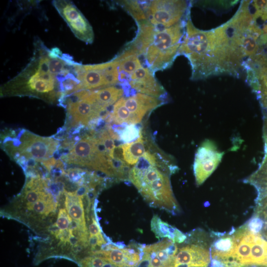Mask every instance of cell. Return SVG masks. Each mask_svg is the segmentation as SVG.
Instances as JSON below:
<instances>
[{"instance_id":"6","label":"cell","mask_w":267,"mask_h":267,"mask_svg":"<svg viewBox=\"0 0 267 267\" xmlns=\"http://www.w3.org/2000/svg\"><path fill=\"white\" fill-rule=\"evenodd\" d=\"M191 6L186 0H144L146 20L159 29L172 27L184 19Z\"/></svg>"},{"instance_id":"21","label":"cell","mask_w":267,"mask_h":267,"mask_svg":"<svg viewBox=\"0 0 267 267\" xmlns=\"http://www.w3.org/2000/svg\"><path fill=\"white\" fill-rule=\"evenodd\" d=\"M108 118L117 125L133 124L132 115L125 105L124 96L113 105Z\"/></svg>"},{"instance_id":"10","label":"cell","mask_w":267,"mask_h":267,"mask_svg":"<svg viewBox=\"0 0 267 267\" xmlns=\"http://www.w3.org/2000/svg\"><path fill=\"white\" fill-rule=\"evenodd\" d=\"M20 137L19 154L37 161L51 158L59 146L58 141L52 138L41 137L29 132L23 133Z\"/></svg>"},{"instance_id":"12","label":"cell","mask_w":267,"mask_h":267,"mask_svg":"<svg viewBox=\"0 0 267 267\" xmlns=\"http://www.w3.org/2000/svg\"><path fill=\"white\" fill-rule=\"evenodd\" d=\"M145 246L133 241L127 248H119L114 243H110L108 249L92 251L89 255L101 257L117 267H137L142 260Z\"/></svg>"},{"instance_id":"28","label":"cell","mask_w":267,"mask_h":267,"mask_svg":"<svg viewBox=\"0 0 267 267\" xmlns=\"http://www.w3.org/2000/svg\"><path fill=\"white\" fill-rule=\"evenodd\" d=\"M263 226V222L258 217H254L251 219L248 225L249 230L255 234L259 233L262 229Z\"/></svg>"},{"instance_id":"27","label":"cell","mask_w":267,"mask_h":267,"mask_svg":"<svg viewBox=\"0 0 267 267\" xmlns=\"http://www.w3.org/2000/svg\"><path fill=\"white\" fill-rule=\"evenodd\" d=\"M168 238L174 243H181L187 239V236L176 227L171 225Z\"/></svg>"},{"instance_id":"7","label":"cell","mask_w":267,"mask_h":267,"mask_svg":"<svg viewBox=\"0 0 267 267\" xmlns=\"http://www.w3.org/2000/svg\"><path fill=\"white\" fill-rule=\"evenodd\" d=\"M80 81L76 91L95 90L120 85L117 60L114 56L106 62L83 65Z\"/></svg>"},{"instance_id":"23","label":"cell","mask_w":267,"mask_h":267,"mask_svg":"<svg viewBox=\"0 0 267 267\" xmlns=\"http://www.w3.org/2000/svg\"><path fill=\"white\" fill-rule=\"evenodd\" d=\"M170 226L171 225L163 221L157 215H153L151 221V228L158 239L164 237L168 238Z\"/></svg>"},{"instance_id":"2","label":"cell","mask_w":267,"mask_h":267,"mask_svg":"<svg viewBox=\"0 0 267 267\" xmlns=\"http://www.w3.org/2000/svg\"><path fill=\"white\" fill-rule=\"evenodd\" d=\"M52 193L45 179L39 175L32 176L11 205L10 216L33 229L47 230L55 219L59 201V196L55 198Z\"/></svg>"},{"instance_id":"9","label":"cell","mask_w":267,"mask_h":267,"mask_svg":"<svg viewBox=\"0 0 267 267\" xmlns=\"http://www.w3.org/2000/svg\"><path fill=\"white\" fill-rule=\"evenodd\" d=\"M223 154L213 141L206 139L202 143L197 150L193 163L197 185L202 184L216 170Z\"/></svg>"},{"instance_id":"33","label":"cell","mask_w":267,"mask_h":267,"mask_svg":"<svg viewBox=\"0 0 267 267\" xmlns=\"http://www.w3.org/2000/svg\"><path fill=\"white\" fill-rule=\"evenodd\" d=\"M263 164L267 165V156L266 157L265 160L264 161Z\"/></svg>"},{"instance_id":"1","label":"cell","mask_w":267,"mask_h":267,"mask_svg":"<svg viewBox=\"0 0 267 267\" xmlns=\"http://www.w3.org/2000/svg\"><path fill=\"white\" fill-rule=\"evenodd\" d=\"M34 47L29 63L2 86V92L37 96L49 102L75 92L81 83L83 64L58 47L48 48L38 37Z\"/></svg>"},{"instance_id":"31","label":"cell","mask_w":267,"mask_h":267,"mask_svg":"<svg viewBox=\"0 0 267 267\" xmlns=\"http://www.w3.org/2000/svg\"><path fill=\"white\" fill-rule=\"evenodd\" d=\"M103 267H117L107 263Z\"/></svg>"},{"instance_id":"3","label":"cell","mask_w":267,"mask_h":267,"mask_svg":"<svg viewBox=\"0 0 267 267\" xmlns=\"http://www.w3.org/2000/svg\"><path fill=\"white\" fill-rule=\"evenodd\" d=\"M160 167L155 156L146 153L131 169L129 180L150 207L177 215L179 209L172 189L169 175Z\"/></svg>"},{"instance_id":"8","label":"cell","mask_w":267,"mask_h":267,"mask_svg":"<svg viewBox=\"0 0 267 267\" xmlns=\"http://www.w3.org/2000/svg\"><path fill=\"white\" fill-rule=\"evenodd\" d=\"M52 4L77 38L86 44L93 43L94 33L91 25L72 1L55 0Z\"/></svg>"},{"instance_id":"26","label":"cell","mask_w":267,"mask_h":267,"mask_svg":"<svg viewBox=\"0 0 267 267\" xmlns=\"http://www.w3.org/2000/svg\"><path fill=\"white\" fill-rule=\"evenodd\" d=\"M107 263L101 257L89 255L82 258L78 264L80 267H103Z\"/></svg>"},{"instance_id":"15","label":"cell","mask_w":267,"mask_h":267,"mask_svg":"<svg viewBox=\"0 0 267 267\" xmlns=\"http://www.w3.org/2000/svg\"><path fill=\"white\" fill-rule=\"evenodd\" d=\"M210 262V254L208 250L199 245L187 244L178 249L173 265L182 264L189 267H207Z\"/></svg>"},{"instance_id":"30","label":"cell","mask_w":267,"mask_h":267,"mask_svg":"<svg viewBox=\"0 0 267 267\" xmlns=\"http://www.w3.org/2000/svg\"><path fill=\"white\" fill-rule=\"evenodd\" d=\"M263 34L267 33V23L264 24L262 27Z\"/></svg>"},{"instance_id":"4","label":"cell","mask_w":267,"mask_h":267,"mask_svg":"<svg viewBox=\"0 0 267 267\" xmlns=\"http://www.w3.org/2000/svg\"><path fill=\"white\" fill-rule=\"evenodd\" d=\"M187 16L172 27L157 29L141 59L143 65L154 73L169 68L179 56Z\"/></svg>"},{"instance_id":"5","label":"cell","mask_w":267,"mask_h":267,"mask_svg":"<svg viewBox=\"0 0 267 267\" xmlns=\"http://www.w3.org/2000/svg\"><path fill=\"white\" fill-rule=\"evenodd\" d=\"M63 159L68 163L87 167L116 178L113 160L108 157L103 145L95 137L88 135L83 138Z\"/></svg>"},{"instance_id":"22","label":"cell","mask_w":267,"mask_h":267,"mask_svg":"<svg viewBox=\"0 0 267 267\" xmlns=\"http://www.w3.org/2000/svg\"><path fill=\"white\" fill-rule=\"evenodd\" d=\"M171 241L169 238L165 239L148 245L150 248L155 252L165 267L173 265L174 263V258L169 255L167 251V247Z\"/></svg>"},{"instance_id":"19","label":"cell","mask_w":267,"mask_h":267,"mask_svg":"<svg viewBox=\"0 0 267 267\" xmlns=\"http://www.w3.org/2000/svg\"><path fill=\"white\" fill-rule=\"evenodd\" d=\"M121 147L124 161L131 165L135 164L145 152L144 140L141 135L135 140L122 144Z\"/></svg>"},{"instance_id":"32","label":"cell","mask_w":267,"mask_h":267,"mask_svg":"<svg viewBox=\"0 0 267 267\" xmlns=\"http://www.w3.org/2000/svg\"><path fill=\"white\" fill-rule=\"evenodd\" d=\"M174 267H189L186 265H176Z\"/></svg>"},{"instance_id":"13","label":"cell","mask_w":267,"mask_h":267,"mask_svg":"<svg viewBox=\"0 0 267 267\" xmlns=\"http://www.w3.org/2000/svg\"><path fill=\"white\" fill-rule=\"evenodd\" d=\"M125 91L130 89L133 92L161 98L166 94L163 87L155 76V73L149 68L142 65L127 78L122 86Z\"/></svg>"},{"instance_id":"20","label":"cell","mask_w":267,"mask_h":267,"mask_svg":"<svg viewBox=\"0 0 267 267\" xmlns=\"http://www.w3.org/2000/svg\"><path fill=\"white\" fill-rule=\"evenodd\" d=\"M89 225L88 245L89 253L101 250L107 243L104 239L101 230L95 217H91Z\"/></svg>"},{"instance_id":"11","label":"cell","mask_w":267,"mask_h":267,"mask_svg":"<svg viewBox=\"0 0 267 267\" xmlns=\"http://www.w3.org/2000/svg\"><path fill=\"white\" fill-rule=\"evenodd\" d=\"M68 117L72 121V125L82 124L87 125L89 122L98 120L103 115L107 117L110 112L97 102L94 90L86 97L65 104Z\"/></svg>"},{"instance_id":"29","label":"cell","mask_w":267,"mask_h":267,"mask_svg":"<svg viewBox=\"0 0 267 267\" xmlns=\"http://www.w3.org/2000/svg\"><path fill=\"white\" fill-rule=\"evenodd\" d=\"M258 44L260 46L267 49V33L263 34L259 39Z\"/></svg>"},{"instance_id":"25","label":"cell","mask_w":267,"mask_h":267,"mask_svg":"<svg viewBox=\"0 0 267 267\" xmlns=\"http://www.w3.org/2000/svg\"><path fill=\"white\" fill-rule=\"evenodd\" d=\"M119 134V138L126 143L135 140L141 135L140 131L134 124L126 126Z\"/></svg>"},{"instance_id":"16","label":"cell","mask_w":267,"mask_h":267,"mask_svg":"<svg viewBox=\"0 0 267 267\" xmlns=\"http://www.w3.org/2000/svg\"><path fill=\"white\" fill-rule=\"evenodd\" d=\"M65 207L73 221L81 227L87 229L84 204L81 197L75 191L65 190Z\"/></svg>"},{"instance_id":"24","label":"cell","mask_w":267,"mask_h":267,"mask_svg":"<svg viewBox=\"0 0 267 267\" xmlns=\"http://www.w3.org/2000/svg\"><path fill=\"white\" fill-rule=\"evenodd\" d=\"M98 139L104 147L106 153L111 159H114V151L115 144L113 137L109 133L108 130H103L100 134Z\"/></svg>"},{"instance_id":"14","label":"cell","mask_w":267,"mask_h":267,"mask_svg":"<svg viewBox=\"0 0 267 267\" xmlns=\"http://www.w3.org/2000/svg\"><path fill=\"white\" fill-rule=\"evenodd\" d=\"M124 103L132 117V124L139 123L145 115L156 108L162 102L161 98L137 93L124 96Z\"/></svg>"},{"instance_id":"18","label":"cell","mask_w":267,"mask_h":267,"mask_svg":"<svg viewBox=\"0 0 267 267\" xmlns=\"http://www.w3.org/2000/svg\"><path fill=\"white\" fill-rule=\"evenodd\" d=\"M250 243L251 265L267 266V241L260 235L252 233Z\"/></svg>"},{"instance_id":"17","label":"cell","mask_w":267,"mask_h":267,"mask_svg":"<svg viewBox=\"0 0 267 267\" xmlns=\"http://www.w3.org/2000/svg\"><path fill=\"white\" fill-rule=\"evenodd\" d=\"M235 245L234 235L218 239L211 247L212 259L220 261L225 267L230 260Z\"/></svg>"}]
</instances>
